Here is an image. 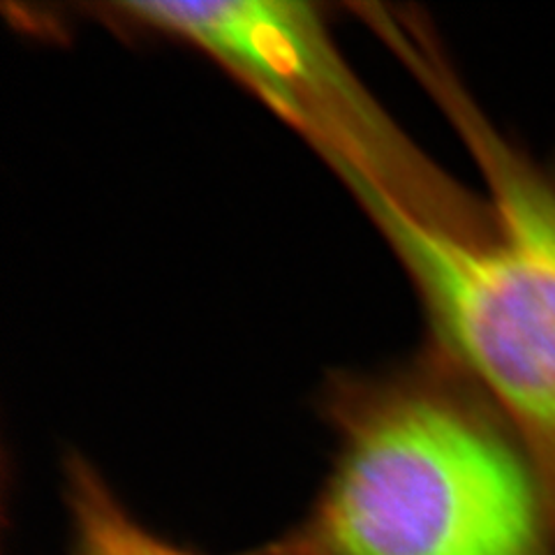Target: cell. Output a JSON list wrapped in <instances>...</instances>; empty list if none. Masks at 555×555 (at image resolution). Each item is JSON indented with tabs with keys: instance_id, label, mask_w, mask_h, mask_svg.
<instances>
[{
	"instance_id": "obj_2",
	"label": "cell",
	"mask_w": 555,
	"mask_h": 555,
	"mask_svg": "<svg viewBox=\"0 0 555 555\" xmlns=\"http://www.w3.org/2000/svg\"><path fill=\"white\" fill-rule=\"evenodd\" d=\"M343 408L332 470L273 555H551L544 486L493 410L424 379Z\"/></svg>"
},
{
	"instance_id": "obj_4",
	"label": "cell",
	"mask_w": 555,
	"mask_h": 555,
	"mask_svg": "<svg viewBox=\"0 0 555 555\" xmlns=\"http://www.w3.org/2000/svg\"><path fill=\"white\" fill-rule=\"evenodd\" d=\"M69 544L65 555H208L153 532L134 518L93 467L69 461L65 477ZM241 555H273L269 544Z\"/></svg>"
},
{
	"instance_id": "obj_3",
	"label": "cell",
	"mask_w": 555,
	"mask_h": 555,
	"mask_svg": "<svg viewBox=\"0 0 555 555\" xmlns=\"http://www.w3.org/2000/svg\"><path fill=\"white\" fill-rule=\"evenodd\" d=\"M118 22L181 40L262 98L340 179L426 222H470L481 199L428 163L363 89L310 5L273 0L120 3Z\"/></svg>"
},
{
	"instance_id": "obj_1",
	"label": "cell",
	"mask_w": 555,
	"mask_h": 555,
	"mask_svg": "<svg viewBox=\"0 0 555 555\" xmlns=\"http://www.w3.org/2000/svg\"><path fill=\"white\" fill-rule=\"evenodd\" d=\"M377 30L449 116L486 197L470 222L444 228L371 190L354 195L408 269L449 363L526 451L555 512V177L491 124L430 35L393 20Z\"/></svg>"
}]
</instances>
